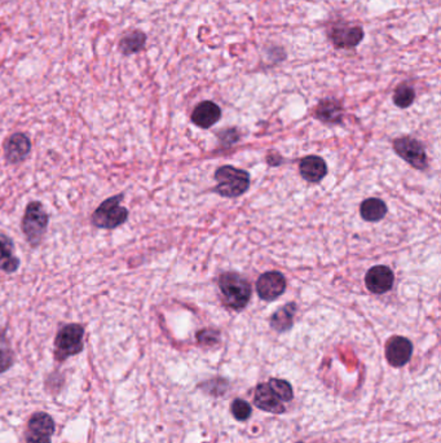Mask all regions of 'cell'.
<instances>
[{
  "label": "cell",
  "instance_id": "obj_1",
  "mask_svg": "<svg viewBox=\"0 0 441 443\" xmlns=\"http://www.w3.org/2000/svg\"><path fill=\"white\" fill-rule=\"evenodd\" d=\"M221 299L233 310H242L251 299V285L236 273H223L219 279Z\"/></svg>",
  "mask_w": 441,
  "mask_h": 443
},
{
  "label": "cell",
  "instance_id": "obj_2",
  "mask_svg": "<svg viewBox=\"0 0 441 443\" xmlns=\"http://www.w3.org/2000/svg\"><path fill=\"white\" fill-rule=\"evenodd\" d=\"M123 193L109 197L99 205L91 217L94 227L102 230H114L125 224L128 219V210L122 206Z\"/></svg>",
  "mask_w": 441,
  "mask_h": 443
},
{
  "label": "cell",
  "instance_id": "obj_3",
  "mask_svg": "<svg viewBox=\"0 0 441 443\" xmlns=\"http://www.w3.org/2000/svg\"><path fill=\"white\" fill-rule=\"evenodd\" d=\"M83 337V325L77 323L62 325L55 339V359L57 362H65L70 357L80 354L85 348Z\"/></svg>",
  "mask_w": 441,
  "mask_h": 443
},
{
  "label": "cell",
  "instance_id": "obj_4",
  "mask_svg": "<svg viewBox=\"0 0 441 443\" xmlns=\"http://www.w3.org/2000/svg\"><path fill=\"white\" fill-rule=\"evenodd\" d=\"M50 217L39 201H31L26 206L22 218V232L31 247H38L48 229Z\"/></svg>",
  "mask_w": 441,
  "mask_h": 443
},
{
  "label": "cell",
  "instance_id": "obj_5",
  "mask_svg": "<svg viewBox=\"0 0 441 443\" xmlns=\"http://www.w3.org/2000/svg\"><path fill=\"white\" fill-rule=\"evenodd\" d=\"M215 179L218 186L215 192L223 197L241 196L250 187V175L245 170L233 166H221L215 172Z\"/></svg>",
  "mask_w": 441,
  "mask_h": 443
},
{
  "label": "cell",
  "instance_id": "obj_6",
  "mask_svg": "<svg viewBox=\"0 0 441 443\" xmlns=\"http://www.w3.org/2000/svg\"><path fill=\"white\" fill-rule=\"evenodd\" d=\"M55 429V421L48 414L36 412L29 418L26 429V443H52Z\"/></svg>",
  "mask_w": 441,
  "mask_h": 443
},
{
  "label": "cell",
  "instance_id": "obj_7",
  "mask_svg": "<svg viewBox=\"0 0 441 443\" xmlns=\"http://www.w3.org/2000/svg\"><path fill=\"white\" fill-rule=\"evenodd\" d=\"M395 152L399 154L402 160L410 163L418 170H424L427 168V156L424 146L413 137H399L393 142Z\"/></svg>",
  "mask_w": 441,
  "mask_h": 443
},
{
  "label": "cell",
  "instance_id": "obj_8",
  "mask_svg": "<svg viewBox=\"0 0 441 443\" xmlns=\"http://www.w3.org/2000/svg\"><path fill=\"white\" fill-rule=\"evenodd\" d=\"M286 289L285 276L277 271L265 273L258 279L256 292L264 301H273L279 299Z\"/></svg>",
  "mask_w": 441,
  "mask_h": 443
},
{
  "label": "cell",
  "instance_id": "obj_9",
  "mask_svg": "<svg viewBox=\"0 0 441 443\" xmlns=\"http://www.w3.org/2000/svg\"><path fill=\"white\" fill-rule=\"evenodd\" d=\"M413 354V343L405 337L395 336L386 343V358L392 367L407 364Z\"/></svg>",
  "mask_w": 441,
  "mask_h": 443
},
{
  "label": "cell",
  "instance_id": "obj_10",
  "mask_svg": "<svg viewBox=\"0 0 441 443\" xmlns=\"http://www.w3.org/2000/svg\"><path fill=\"white\" fill-rule=\"evenodd\" d=\"M395 275L387 266H374L365 276L366 288L375 294H383L392 288Z\"/></svg>",
  "mask_w": 441,
  "mask_h": 443
},
{
  "label": "cell",
  "instance_id": "obj_11",
  "mask_svg": "<svg viewBox=\"0 0 441 443\" xmlns=\"http://www.w3.org/2000/svg\"><path fill=\"white\" fill-rule=\"evenodd\" d=\"M31 142L24 132H16L6 140L4 143V156L8 163H18L24 161L30 154Z\"/></svg>",
  "mask_w": 441,
  "mask_h": 443
},
{
  "label": "cell",
  "instance_id": "obj_12",
  "mask_svg": "<svg viewBox=\"0 0 441 443\" xmlns=\"http://www.w3.org/2000/svg\"><path fill=\"white\" fill-rule=\"evenodd\" d=\"M255 406L262 411L281 415L285 412L286 407L284 406V402L279 400V397L273 393L268 383H259L255 389L254 394Z\"/></svg>",
  "mask_w": 441,
  "mask_h": 443
},
{
  "label": "cell",
  "instance_id": "obj_13",
  "mask_svg": "<svg viewBox=\"0 0 441 443\" xmlns=\"http://www.w3.org/2000/svg\"><path fill=\"white\" fill-rule=\"evenodd\" d=\"M361 26H338L331 32V42L337 48H355L364 39Z\"/></svg>",
  "mask_w": 441,
  "mask_h": 443
},
{
  "label": "cell",
  "instance_id": "obj_14",
  "mask_svg": "<svg viewBox=\"0 0 441 443\" xmlns=\"http://www.w3.org/2000/svg\"><path fill=\"white\" fill-rule=\"evenodd\" d=\"M221 111L219 105L212 102H200L192 113V122L201 128H210L220 120Z\"/></svg>",
  "mask_w": 441,
  "mask_h": 443
},
{
  "label": "cell",
  "instance_id": "obj_15",
  "mask_svg": "<svg viewBox=\"0 0 441 443\" xmlns=\"http://www.w3.org/2000/svg\"><path fill=\"white\" fill-rule=\"evenodd\" d=\"M13 240L4 233H0V271L13 273L20 268L21 261L16 254Z\"/></svg>",
  "mask_w": 441,
  "mask_h": 443
},
{
  "label": "cell",
  "instance_id": "obj_16",
  "mask_svg": "<svg viewBox=\"0 0 441 443\" xmlns=\"http://www.w3.org/2000/svg\"><path fill=\"white\" fill-rule=\"evenodd\" d=\"M299 170L303 179L311 183H317L323 179L325 175L328 174V166L321 157L308 156L300 162Z\"/></svg>",
  "mask_w": 441,
  "mask_h": 443
},
{
  "label": "cell",
  "instance_id": "obj_17",
  "mask_svg": "<svg viewBox=\"0 0 441 443\" xmlns=\"http://www.w3.org/2000/svg\"><path fill=\"white\" fill-rule=\"evenodd\" d=\"M343 109L340 102L334 99L321 100L316 108V117L325 123H338L342 121Z\"/></svg>",
  "mask_w": 441,
  "mask_h": 443
},
{
  "label": "cell",
  "instance_id": "obj_18",
  "mask_svg": "<svg viewBox=\"0 0 441 443\" xmlns=\"http://www.w3.org/2000/svg\"><path fill=\"white\" fill-rule=\"evenodd\" d=\"M297 311L295 304H288L286 306L281 307L272 315V328L277 332H286L294 323V314Z\"/></svg>",
  "mask_w": 441,
  "mask_h": 443
},
{
  "label": "cell",
  "instance_id": "obj_19",
  "mask_svg": "<svg viewBox=\"0 0 441 443\" xmlns=\"http://www.w3.org/2000/svg\"><path fill=\"white\" fill-rule=\"evenodd\" d=\"M360 214L366 222H379L387 214V206L379 198H368L361 204Z\"/></svg>",
  "mask_w": 441,
  "mask_h": 443
},
{
  "label": "cell",
  "instance_id": "obj_20",
  "mask_svg": "<svg viewBox=\"0 0 441 443\" xmlns=\"http://www.w3.org/2000/svg\"><path fill=\"white\" fill-rule=\"evenodd\" d=\"M145 43H146V35L140 30H135L126 35L125 38H122V41L119 43V50L123 55L130 56L141 51L145 47Z\"/></svg>",
  "mask_w": 441,
  "mask_h": 443
},
{
  "label": "cell",
  "instance_id": "obj_21",
  "mask_svg": "<svg viewBox=\"0 0 441 443\" xmlns=\"http://www.w3.org/2000/svg\"><path fill=\"white\" fill-rule=\"evenodd\" d=\"M15 362L13 350L9 345L8 339L3 329H0V374L8 371Z\"/></svg>",
  "mask_w": 441,
  "mask_h": 443
},
{
  "label": "cell",
  "instance_id": "obj_22",
  "mask_svg": "<svg viewBox=\"0 0 441 443\" xmlns=\"http://www.w3.org/2000/svg\"><path fill=\"white\" fill-rule=\"evenodd\" d=\"M414 99H416V93L412 86L404 83V85L398 86V88L395 90L393 102L399 108H402V109L409 108L414 102Z\"/></svg>",
  "mask_w": 441,
  "mask_h": 443
},
{
  "label": "cell",
  "instance_id": "obj_23",
  "mask_svg": "<svg viewBox=\"0 0 441 443\" xmlns=\"http://www.w3.org/2000/svg\"><path fill=\"white\" fill-rule=\"evenodd\" d=\"M268 385L281 402H290L293 400L294 393H293L291 385L288 381L280 380V379H271Z\"/></svg>",
  "mask_w": 441,
  "mask_h": 443
},
{
  "label": "cell",
  "instance_id": "obj_24",
  "mask_svg": "<svg viewBox=\"0 0 441 443\" xmlns=\"http://www.w3.org/2000/svg\"><path fill=\"white\" fill-rule=\"evenodd\" d=\"M230 412L233 415V418L238 421H246L247 418L251 416L253 409L251 406L244 400H234L230 404Z\"/></svg>",
  "mask_w": 441,
  "mask_h": 443
},
{
  "label": "cell",
  "instance_id": "obj_25",
  "mask_svg": "<svg viewBox=\"0 0 441 443\" xmlns=\"http://www.w3.org/2000/svg\"><path fill=\"white\" fill-rule=\"evenodd\" d=\"M197 339L201 345H214L219 340V333L215 332L212 329H206V331L198 333Z\"/></svg>",
  "mask_w": 441,
  "mask_h": 443
},
{
  "label": "cell",
  "instance_id": "obj_26",
  "mask_svg": "<svg viewBox=\"0 0 441 443\" xmlns=\"http://www.w3.org/2000/svg\"><path fill=\"white\" fill-rule=\"evenodd\" d=\"M298 443H303V442H298Z\"/></svg>",
  "mask_w": 441,
  "mask_h": 443
}]
</instances>
